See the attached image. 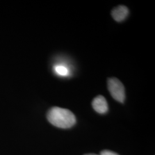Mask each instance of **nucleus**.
Masks as SVG:
<instances>
[{
	"label": "nucleus",
	"instance_id": "obj_4",
	"mask_svg": "<svg viewBox=\"0 0 155 155\" xmlns=\"http://www.w3.org/2000/svg\"><path fill=\"white\" fill-rule=\"evenodd\" d=\"M128 15L129 10L125 6H118L111 12V15L113 18L118 22H121L125 20Z\"/></svg>",
	"mask_w": 155,
	"mask_h": 155
},
{
	"label": "nucleus",
	"instance_id": "obj_7",
	"mask_svg": "<svg viewBox=\"0 0 155 155\" xmlns=\"http://www.w3.org/2000/svg\"><path fill=\"white\" fill-rule=\"evenodd\" d=\"M97 155V154H95V153H89V154H86V155Z\"/></svg>",
	"mask_w": 155,
	"mask_h": 155
},
{
	"label": "nucleus",
	"instance_id": "obj_2",
	"mask_svg": "<svg viewBox=\"0 0 155 155\" xmlns=\"http://www.w3.org/2000/svg\"><path fill=\"white\" fill-rule=\"evenodd\" d=\"M107 87L112 97L117 101L123 103L125 99V87L122 82L116 78H109Z\"/></svg>",
	"mask_w": 155,
	"mask_h": 155
},
{
	"label": "nucleus",
	"instance_id": "obj_3",
	"mask_svg": "<svg viewBox=\"0 0 155 155\" xmlns=\"http://www.w3.org/2000/svg\"><path fill=\"white\" fill-rule=\"evenodd\" d=\"M92 106L95 110L100 114H105L108 111V105L105 98L98 95L92 102Z\"/></svg>",
	"mask_w": 155,
	"mask_h": 155
},
{
	"label": "nucleus",
	"instance_id": "obj_6",
	"mask_svg": "<svg viewBox=\"0 0 155 155\" xmlns=\"http://www.w3.org/2000/svg\"><path fill=\"white\" fill-rule=\"evenodd\" d=\"M101 155H119L118 154L116 153V152H114L111 150H104L102 151H101Z\"/></svg>",
	"mask_w": 155,
	"mask_h": 155
},
{
	"label": "nucleus",
	"instance_id": "obj_1",
	"mask_svg": "<svg viewBox=\"0 0 155 155\" xmlns=\"http://www.w3.org/2000/svg\"><path fill=\"white\" fill-rule=\"evenodd\" d=\"M48 121L56 127L68 129L76 123V118L72 111L59 107H53L47 113Z\"/></svg>",
	"mask_w": 155,
	"mask_h": 155
},
{
	"label": "nucleus",
	"instance_id": "obj_5",
	"mask_svg": "<svg viewBox=\"0 0 155 155\" xmlns=\"http://www.w3.org/2000/svg\"><path fill=\"white\" fill-rule=\"evenodd\" d=\"M55 72L59 75L61 76H66L68 74V70L66 67L61 65H56L55 66Z\"/></svg>",
	"mask_w": 155,
	"mask_h": 155
}]
</instances>
